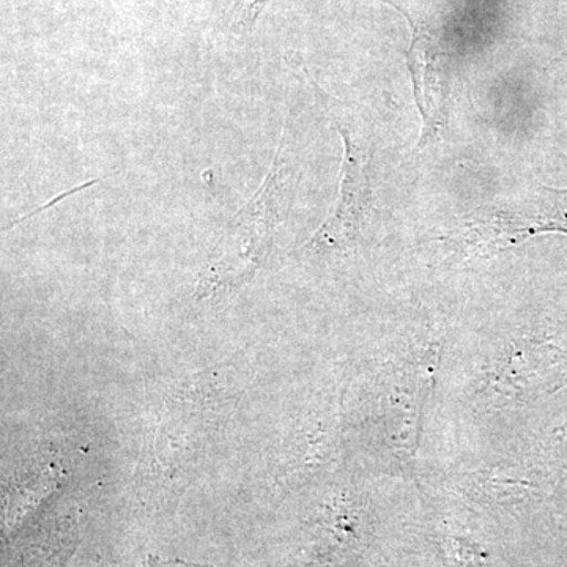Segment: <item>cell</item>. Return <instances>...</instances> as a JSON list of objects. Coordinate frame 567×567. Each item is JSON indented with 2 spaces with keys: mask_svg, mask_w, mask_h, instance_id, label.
<instances>
[{
  "mask_svg": "<svg viewBox=\"0 0 567 567\" xmlns=\"http://www.w3.org/2000/svg\"><path fill=\"white\" fill-rule=\"evenodd\" d=\"M270 0H229V21L235 32L251 31Z\"/></svg>",
  "mask_w": 567,
  "mask_h": 567,
  "instance_id": "cell-4",
  "label": "cell"
},
{
  "mask_svg": "<svg viewBox=\"0 0 567 567\" xmlns=\"http://www.w3.org/2000/svg\"><path fill=\"white\" fill-rule=\"evenodd\" d=\"M417 110L423 117L420 145L435 141L446 123V85L436 43L413 25V40L406 52Z\"/></svg>",
  "mask_w": 567,
  "mask_h": 567,
  "instance_id": "cell-3",
  "label": "cell"
},
{
  "mask_svg": "<svg viewBox=\"0 0 567 567\" xmlns=\"http://www.w3.org/2000/svg\"><path fill=\"white\" fill-rule=\"evenodd\" d=\"M281 142L274 164L256 194L227 224V245L223 256L213 262L197 286V297H221L240 289L256 275L270 251L278 223L286 212L289 175Z\"/></svg>",
  "mask_w": 567,
  "mask_h": 567,
  "instance_id": "cell-1",
  "label": "cell"
},
{
  "mask_svg": "<svg viewBox=\"0 0 567 567\" xmlns=\"http://www.w3.org/2000/svg\"><path fill=\"white\" fill-rule=\"evenodd\" d=\"M140 567H205L199 565H192V563L178 561V559H173V561H162V559L151 558L147 563Z\"/></svg>",
  "mask_w": 567,
  "mask_h": 567,
  "instance_id": "cell-5",
  "label": "cell"
},
{
  "mask_svg": "<svg viewBox=\"0 0 567 567\" xmlns=\"http://www.w3.org/2000/svg\"><path fill=\"white\" fill-rule=\"evenodd\" d=\"M315 87L344 142V162L333 212L312 238L311 248L349 249L360 240L365 219L371 215L372 152L353 118L347 117L344 104L320 91L319 85Z\"/></svg>",
  "mask_w": 567,
  "mask_h": 567,
  "instance_id": "cell-2",
  "label": "cell"
}]
</instances>
